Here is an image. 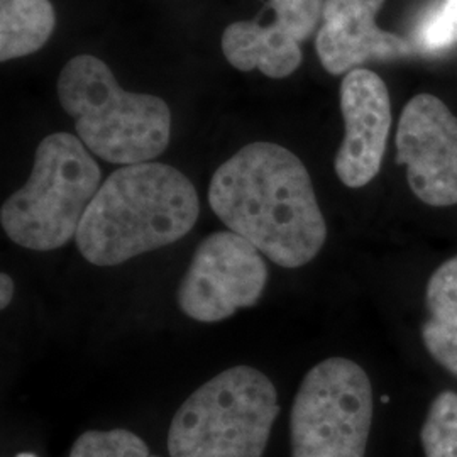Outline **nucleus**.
<instances>
[{"label": "nucleus", "mask_w": 457, "mask_h": 457, "mask_svg": "<svg viewBox=\"0 0 457 457\" xmlns=\"http://www.w3.org/2000/svg\"><path fill=\"white\" fill-rule=\"evenodd\" d=\"M213 213L283 268L311 262L326 245L327 224L300 158L273 143L239 149L213 173Z\"/></svg>", "instance_id": "obj_1"}, {"label": "nucleus", "mask_w": 457, "mask_h": 457, "mask_svg": "<svg viewBox=\"0 0 457 457\" xmlns=\"http://www.w3.org/2000/svg\"><path fill=\"white\" fill-rule=\"evenodd\" d=\"M194 183L164 163L128 164L102 183L83 213L75 241L96 266H119L173 245L196 224Z\"/></svg>", "instance_id": "obj_2"}, {"label": "nucleus", "mask_w": 457, "mask_h": 457, "mask_svg": "<svg viewBox=\"0 0 457 457\" xmlns=\"http://www.w3.org/2000/svg\"><path fill=\"white\" fill-rule=\"evenodd\" d=\"M58 98L83 145L115 164L147 163L170 145L171 111L163 98L126 92L97 56L71 58L58 79Z\"/></svg>", "instance_id": "obj_3"}, {"label": "nucleus", "mask_w": 457, "mask_h": 457, "mask_svg": "<svg viewBox=\"0 0 457 457\" xmlns=\"http://www.w3.org/2000/svg\"><path fill=\"white\" fill-rule=\"evenodd\" d=\"M279 413L273 381L234 366L192 393L168 430L170 457H262Z\"/></svg>", "instance_id": "obj_4"}, {"label": "nucleus", "mask_w": 457, "mask_h": 457, "mask_svg": "<svg viewBox=\"0 0 457 457\" xmlns=\"http://www.w3.org/2000/svg\"><path fill=\"white\" fill-rule=\"evenodd\" d=\"M100 181L97 162L80 137L68 132L49 134L36 149L29 180L2 205L4 232L26 249L63 247L77 236Z\"/></svg>", "instance_id": "obj_5"}, {"label": "nucleus", "mask_w": 457, "mask_h": 457, "mask_svg": "<svg viewBox=\"0 0 457 457\" xmlns=\"http://www.w3.org/2000/svg\"><path fill=\"white\" fill-rule=\"evenodd\" d=\"M373 386L358 362L328 358L305 375L290 415L292 457H364Z\"/></svg>", "instance_id": "obj_6"}, {"label": "nucleus", "mask_w": 457, "mask_h": 457, "mask_svg": "<svg viewBox=\"0 0 457 457\" xmlns=\"http://www.w3.org/2000/svg\"><path fill=\"white\" fill-rule=\"evenodd\" d=\"M268 283L262 253L243 236L220 230L198 247L179 287L180 311L196 322L226 320L241 309L254 307Z\"/></svg>", "instance_id": "obj_7"}, {"label": "nucleus", "mask_w": 457, "mask_h": 457, "mask_svg": "<svg viewBox=\"0 0 457 457\" xmlns=\"http://www.w3.org/2000/svg\"><path fill=\"white\" fill-rule=\"evenodd\" d=\"M396 160L410 188L427 205L457 204V117L441 98L419 94L405 105L396 131Z\"/></svg>", "instance_id": "obj_8"}, {"label": "nucleus", "mask_w": 457, "mask_h": 457, "mask_svg": "<svg viewBox=\"0 0 457 457\" xmlns=\"http://www.w3.org/2000/svg\"><path fill=\"white\" fill-rule=\"evenodd\" d=\"M275 21L230 24L222 34V51L228 63L241 70H260L270 79H285L302 63L300 43L319 24L324 0H270Z\"/></svg>", "instance_id": "obj_9"}, {"label": "nucleus", "mask_w": 457, "mask_h": 457, "mask_svg": "<svg viewBox=\"0 0 457 457\" xmlns=\"http://www.w3.org/2000/svg\"><path fill=\"white\" fill-rule=\"evenodd\" d=\"M343 145L336 173L349 188L368 185L379 173L392 128L390 94L385 82L366 68L351 70L341 85Z\"/></svg>", "instance_id": "obj_10"}, {"label": "nucleus", "mask_w": 457, "mask_h": 457, "mask_svg": "<svg viewBox=\"0 0 457 457\" xmlns=\"http://www.w3.org/2000/svg\"><path fill=\"white\" fill-rule=\"evenodd\" d=\"M385 0H324V26L317 36V54L332 75L368 60L409 56L413 46L398 34L378 28L376 16Z\"/></svg>", "instance_id": "obj_11"}, {"label": "nucleus", "mask_w": 457, "mask_h": 457, "mask_svg": "<svg viewBox=\"0 0 457 457\" xmlns=\"http://www.w3.org/2000/svg\"><path fill=\"white\" fill-rule=\"evenodd\" d=\"M428 317L422 339L428 354L457 376V256L442 262L427 283Z\"/></svg>", "instance_id": "obj_12"}, {"label": "nucleus", "mask_w": 457, "mask_h": 457, "mask_svg": "<svg viewBox=\"0 0 457 457\" xmlns=\"http://www.w3.org/2000/svg\"><path fill=\"white\" fill-rule=\"evenodd\" d=\"M54 26L49 0H0V60L36 53L46 45Z\"/></svg>", "instance_id": "obj_13"}, {"label": "nucleus", "mask_w": 457, "mask_h": 457, "mask_svg": "<svg viewBox=\"0 0 457 457\" xmlns=\"http://www.w3.org/2000/svg\"><path fill=\"white\" fill-rule=\"evenodd\" d=\"M420 437L425 457H457L456 393H441L432 402Z\"/></svg>", "instance_id": "obj_14"}, {"label": "nucleus", "mask_w": 457, "mask_h": 457, "mask_svg": "<svg viewBox=\"0 0 457 457\" xmlns=\"http://www.w3.org/2000/svg\"><path fill=\"white\" fill-rule=\"evenodd\" d=\"M70 457H158L146 442L126 428L88 430L71 447Z\"/></svg>", "instance_id": "obj_15"}, {"label": "nucleus", "mask_w": 457, "mask_h": 457, "mask_svg": "<svg viewBox=\"0 0 457 457\" xmlns=\"http://www.w3.org/2000/svg\"><path fill=\"white\" fill-rule=\"evenodd\" d=\"M417 43L425 51H442L457 43V0H439L425 16Z\"/></svg>", "instance_id": "obj_16"}, {"label": "nucleus", "mask_w": 457, "mask_h": 457, "mask_svg": "<svg viewBox=\"0 0 457 457\" xmlns=\"http://www.w3.org/2000/svg\"><path fill=\"white\" fill-rule=\"evenodd\" d=\"M14 281L12 278L9 277L7 273H2L0 275V309H7L9 303L12 302V296H14Z\"/></svg>", "instance_id": "obj_17"}, {"label": "nucleus", "mask_w": 457, "mask_h": 457, "mask_svg": "<svg viewBox=\"0 0 457 457\" xmlns=\"http://www.w3.org/2000/svg\"><path fill=\"white\" fill-rule=\"evenodd\" d=\"M17 457H36L34 454H29V453H24V454H19Z\"/></svg>", "instance_id": "obj_18"}]
</instances>
